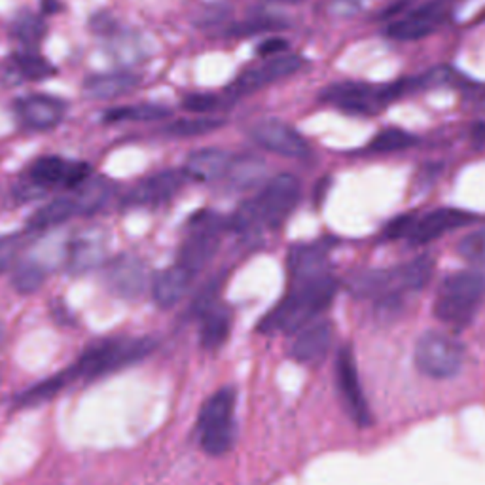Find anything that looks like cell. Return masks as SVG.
<instances>
[{
  "label": "cell",
  "mask_w": 485,
  "mask_h": 485,
  "mask_svg": "<svg viewBox=\"0 0 485 485\" xmlns=\"http://www.w3.org/2000/svg\"><path fill=\"white\" fill-rule=\"evenodd\" d=\"M338 283L328 273L300 281L285 300L260 323V332H297L311 325L316 315L328 309L334 302Z\"/></svg>",
  "instance_id": "1"
},
{
  "label": "cell",
  "mask_w": 485,
  "mask_h": 485,
  "mask_svg": "<svg viewBox=\"0 0 485 485\" xmlns=\"http://www.w3.org/2000/svg\"><path fill=\"white\" fill-rule=\"evenodd\" d=\"M485 302V273L476 270L445 277L435 297V316L452 326L469 325Z\"/></svg>",
  "instance_id": "2"
},
{
  "label": "cell",
  "mask_w": 485,
  "mask_h": 485,
  "mask_svg": "<svg viewBox=\"0 0 485 485\" xmlns=\"http://www.w3.org/2000/svg\"><path fill=\"white\" fill-rule=\"evenodd\" d=\"M233 407H235V390L224 387L203 404L197 433L203 452L209 455L226 453L233 445L235 426H233Z\"/></svg>",
  "instance_id": "3"
},
{
  "label": "cell",
  "mask_w": 485,
  "mask_h": 485,
  "mask_svg": "<svg viewBox=\"0 0 485 485\" xmlns=\"http://www.w3.org/2000/svg\"><path fill=\"white\" fill-rule=\"evenodd\" d=\"M156 349L152 338L125 340V342H105L87 349L80 361L72 366L74 374L84 378H99L110 371H116L129 364H135L148 357Z\"/></svg>",
  "instance_id": "4"
},
{
  "label": "cell",
  "mask_w": 485,
  "mask_h": 485,
  "mask_svg": "<svg viewBox=\"0 0 485 485\" xmlns=\"http://www.w3.org/2000/svg\"><path fill=\"white\" fill-rule=\"evenodd\" d=\"M414 361L423 376L433 380L455 378L464 364V347L444 332H425L416 343Z\"/></svg>",
  "instance_id": "5"
},
{
  "label": "cell",
  "mask_w": 485,
  "mask_h": 485,
  "mask_svg": "<svg viewBox=\"0 0 485 485\" xmlns=\"http://www.w3.org/2000/svg\"><path fill=\"white\" fill-rule=\"evenodd\" d=\"M302 186L290 173H281L273 177L266 188L256 197L260 220L266 222L268 226L277 228L290 216L296 209L297 201H300Z\"/></svg>",
  "instance_id": "6"
},
{
  "label": "cell",
  "mask_w": 485,
  "mask_h": 485,
  "mask_svg": "<svg viewBox=\"0 0 485 485\" xmlns=\"http://www.w3.org/2000/svg\"><path fill=\"white\" fill-rule=\"evenodd\" d=\"M220 224L222 218L213 213H199L192 218L194 232L186 239L180 249L178 264L188 271L197 273L215 256L220 242Z\"/></svg>",
  "instance_id": "7"
},
{
  "label": "cell",
  "mask_w": 485,
  "mask_h": 485,
  "mask_svg": "<svg viewBox=\"0 0 485 485\" xmlns=\"http://www.w3.org/2000/svg\"><path fill=\"white\" fill-rule=\"evenodd\" d=\"M335 383H338L340 397L349 417L359 426H368L371 423V414L361 387L359 368L351 347H343L335 359Z\"/></svg>",
  "instance_id": "8"
},
{
  "label": "cell",
  "mask_w": 485,
  "mask_h": 485,
  "mask_svg": "<svg viewBox=\"0 0 485 485\" xmlns=\"http://www.w3.org/2000/svg\"><path fill=\"white\" fill-rule=\"evenodd\" d=\"M306 65L300 55H277L270 61L245 70L241 77L228 87V96L232 99H241L251 93L262 89L277 80L287 78Z\"/></svg>",
  "instance_id": "9"
},
{
  "label": "cell",
  "mask_w": 485,
  "mask_h": 485,
  "mask_svg": "<svg viewBox=\"0 0 485 485\" xmlns=\"http://www.w3.org/2000/svg\"><path fill=\"white\" fill-rule=\"evenodd\" d=\"M251 137L258 146L279 156L292 160H306L311 156L307 141L292 125L281 120H264L256 124L251 129Z\"/></svg>",
  "instance_id": "10"
},
{
  "label": "cell",
  "mask_w": 485,
  "mask_h": 485,
  "mask_svg": "<svg viewBox=\"0 0 485 485\" xmlns=\"http://www.w3.org/2000/svg\"><path fill=\"white\" fill-rule=\"evenodd\" d=\"M472 220H474V215L461 211V209H450V207L436 209L425 215L423 218L416 220V226L412 228V232H409L407 241H409V245H414V247L426 245V242H433L444 237L445 233L469 226Z\"/></svg>",
  "instance_id": "11"
},
{
  "label": "cell",
  "mask_w": 485,
  "mask_h": 485,
  "mask_svg": "<svg viewBox=\"0 0 485 485\" xmlns=\"http://www.w3.org/2000/svg\"><path fill=\"white\" fill-rule=\"evenodd\" d=\"M321 101L338 105L351 114H371L381 105L380 87H371L361 82H342L326 87L321 93Z\"/></svg>",
  "instance_id": "12"
},
{
  "label": "cell",
  "mask_w": 485,
  "mask_h": 485,
  "mask_svg": "<svg viewBox=\"0 0 485 485\" xmlns=\"http://www.w3.org/2000/svg\"><path fill=\"white\" fill-rule=\"evenodd\" d=\"M186 175L184 171H161L152 177L141 180L135 188L124 199L129 207H151L169 201L184 186Z\"/></svg>",
  "instance_id": "13"
},
{
  "label": "cell",
  "mask_w": 485,
  "mask_h": 485,
  "mask_svg": "<svg viewBox=\"0 0 485 485\" xmlns=\"http://www.w3.org/2000/svg\"><path fill=\"white\" fill-rule=\"evenodd\" d=\"M15 112L25 127L34 132H48L61 124L67 105L50 96H27L15 103Z\"/></svg>",
  "instance_id": "14"
},
{
  "label": "cell",
  "mask_w": 485,
  "mask_h": 485,
  "mask_svg": "<svg viewBox=\"0 0 485 485\" xmlns=\"http://www.w3.org/2000/svg\"><path fill=\"white\" fill-rule=\"evenodd\" d=\"M146 268L133 254L116 256L106 268V283L118 296L137 297L146 288Z\"/></svg>",
  "instance_id": "15"
},
{
  "label": "cell",
  "mask_w": 485,
  "mask_h": 485,
  "mask_svg": "<svg viewBox=\"0 0 485 485\" xmlns=\"http://www.w3.org/2000/svg\"><path fill=\"white\" fill-rule=\"evenodd\" d=\"M334 342V328L330 321H316L307 325L297 334L292 343L290 357L300 364H313L326 357Z\"/></svg>",
  "instance_id": "16"
},
{
  "label": "cell",
  "mask_w": 485,
  "mask_h": 485,
  "mask_svg": "<svg viewBox=\"0 0 485 485\" xmlns=\"http://www.w3.org/2000/svg\"><path fill=\"white\" fill-rule=\"evenodd\" d=\"M440 14H442V6L435 0V3L419 8L414 14H409L407 17H404V20L390 23L387 27V36L389 39L402 41V42L421 41L435 31Z\"/></svg>",
  "instance_id": "17"
},
{
  "label": "cell",
  "mask_w": 485,
  "mask_h": 485,
  "mask_svg": "<svg viewBox=\"0 0 485 485\" xmlns=\"http://www.w3.org/2000/svg\"><path fill=\"white\" fill-rule=\"evenodd\" d=\"M194 273L177 264L160 271L152 281V296L161 309L175 307L190 288Z\"/></svg>",
  "instance_id": "18"
},
{
  "label": "cell",
  "mask_w": 485,
  "mask_h": 485,
  "mask_svg": "<svg viewBox=\"0 0 485 485\" xmlns=\"http://www.w3.org/2000/svg\"><path fill=\"white\" fill-rule=\"evenodd\" d=\"M435 271V262L428 256H419L412 262L390 268V296L414 294L426 287Z\"/></svg>",
  "instance_id": "19"
},
{
  "label": "cell",
  "mask_w": 485,
  "mask_h": 485,
  "mask_svg": "<svg viewBox=\"0 0 485 485\" xmlns=\"http://www.w3.org/2000/svg\"><path fill=\"white\" fill-rule=\"evenodd\" d=\"M139 86V77L129 72L96 74L82 86V96L89 101H114L127 96Z\"/></svg>",
  "instance_id": "20"
},
{
  "label": "cell",
  "mask_w": 485,
  "mask_h": 485,
  "mask_svg": "<svg viewBox=\"0 0 485 485\" xmlns=\"http://www.w3.org/2000/svg\"><path fill=\"white\" fill-rule=\"evenodd\" d=\"M232 160L233 156L226 151H220V148H203V151H196L188 156L184 163V173L196 180L211 182L226 177Z\"/></svg>",
  "instance_id": "21"
},
{
  "label": "cell",
  "mask_w": 485,
  "mask_h": 485,
  "mask_svg": "<svg viewBox=\"0 0 485 485\" xmlns=\"http://www.w3.org/2000/svg\"><path fill=\"white\" fill-rule=\"evenodd\" d=\"M268 175V165L262 158L242 154L232 160L226 178L235 190H251L262 184Z\"/></svg>",
  "instance_id": "22"
},
{
  "label": "cell",
  "mask_w": 485,
  "mask_h": 485,
  "mask_svg": "<svg viewBox=\"0 0 485 485\" xmlns=\"http://www.w3.org/2000/svg\"><path fill=\"white\" fill-rule=\"evenodd\" d=\"M112 194H114V184H112L108 178L105 177L87 178L80 186L78 196L74 197V203H77V213L96 215L110 201Z\"/></svg>",
  "instance_id": "23"
},
{
  "label": "cell",
  "mask_w": 485,
  "mask_h": 485,
  "mask_svg": "<svg viewBox=\"0 0 485 485\" xmlns=\"http://www.w3.org/2000/svg\"><path fill=\"white\" fill-rule=\"evenodd\" d=\"M77 378V374H74V370H65L61 371L59 376H53V378H48L41 383L32 385L31 389H27L25 393H22L20 397L15 398V404L20 407H31V406H41V404H46L48 400H51L55 395L59 393V390L70 381Z\"/></svg>",
  "instance_id": "24"
},
{
  "label": "cell",
  "mask_w": 485,
  "mask_h": 485,
  "mask_svg": "<svg viewBox=\"0 0 485 485\" xmlns=\"http://www.w3.org/2000/svg\"><path fill=\"white\" fill-rule=\"evenodd\" d=\"M78 215L77 213V203L70 197H59L53 199L48 205H44L42 209L36 211L31 220H29V228L31 230H48L53 226H59V224L67 222L70 216Z\"/></svg>",
  "instance_id": "25"
},
{
  "label": "cell",
  "mask_w": 485,
  "mask_h": 485,
  "mask_svg": "<svg viewBox=\"0 0 485 485\" xmlns=\"http://www.w3.org/2000/svg\"><path fill=\"white\" fill-rule=\"evenodd\" d=\"M230 315L224 309H211L201 316V328H199V340L205 349H218L226 342L230 334Z\"/></svg>",
  "instance_id": "26"
},
{
  "label": "cell",
  "mask_w": 485,
  "mask_h": 485,
  "mask_svg": "<svg viewBox=\"0 0 485 485\" xmlns=\"http://www.w3.org/2000/svg\"><path fill=\"white\" fill-rule=\"evenodd\" d=\"M290 270L297 281L325 273V251L319 247H297L290 256Z\"/></svg>",
  "instance_id": "27"
},
{
  "label": "cell",
  "mask_w": 485,
  "mask_h": 485,
  "mask_svg": "<svg viewBox=\"0 0 485 485\" xmlns=\"http://www.w3.org/2000/svg\"><path fill=\"white\" fill-rule=\"evenodd\" d=\"M10 34L17 42H22L25 46H34L39 44L44 34H46V23L41 15H36L32 12H20L10 25Z\"/></svg>",
  "instance_id": "28"
},
{
  "label": "cell",
  "mask_w": 485,
  "mask_h": 485,
  "mask_svg": "<svg viewBox=\"0 0 485 485\" xmlns=\"http://www.w3.org/2000/svg\"><path fill=\"white\" fill-rule=\"evenodd\" d=\"M173 112L161 106V105H137V106H124V108H114L108 110L105 114V122H125V120H133V122H156L169 118Z\"/></svg>",
  "instance_id": "29"
},
{
  "label": "cell",
  "mask_w": 485,
  "mask_h": 485,
  "mask_svg": "<svg viewBox=\"0 0 485 485\" xmlns=\"http://www.w3.org/2000/svg\"><path fill=\"white\" fill-rule=\"evenodd\" d=\"M70 163L58 158V156H46L36 160L31 167V178L34 182H39L44 188L55 184H65L67 173H69Z\"/></svg>",
  "instance_id": "30"
},
{
  "label": "cell",
  "mask_w": 485,
  "mask_h": 485,
  "mask_svg": "<svg viewBox=\"0 0 485 485\" xmlns=\"http://www.w3.org/2000/svg\"><path fill=\"white\" fill-rule=\"evenodd\" d=\"M224 124V120L220 118H184V120H178V122H173L167 125L163 132L167 135H173V137H199V135H207V133H213L216 132V129H220Z\"/></svg>",
  "instance_id": "31"
},
{
  "label": "cell",
  "mask_w": 485,
  "mask_h": 485,
  "mask_svg": "<svg viewBox=\"0 0 485 485\" xmlns=\"http://www.w3.org/2000/svg\"><path fill=\"white\" fill-rule=\"evenodd\" d=\"M417 142L416 135L404 132V129L398 127H389L380 132L374 139L370 141V151L371 152H398V151H406V148L414 146Z\"/></svg>",
  "instance_id": "32"
},
{
  "label": "cell",
  "mask_w": 485,
  "mask_h": 485,
  "mask_svg": "<svg viewBox=\"0 0 485 485\" xmlns=\"http://www.w3.org/2000/svg\"><path fill=\"white\" fill-rule=\"evenodd\" d=\"M287 23L283 20H277V17H251V20L233 23L226 29L224 36H230V39H247V36H256L262 32H271V31H281L285 29Z\"/></svg>",
  "instance_id": "33"
},
{
  "label": "cell",
  "mask_w": 485,
  "mask_h": 485,
  "mask_svg": "<svg viewBox=\"0 0 485 485\" xmlns=\"http://www.w3.org/2000/svg\"><path fill=\"white\" fill-rule=\"evenodd\" d=\"M12 61L15 70L27 80H46L55 74V69L36 53H17Z\"/></svg>",
  "instance_id": "34"
},
{
  "label": "cell",
  "mask_w": 485,
  "mask_h": 485,
  "mask_svg": "<svg viewBox=\"0 0 485 485\" xmlns=\"http://www.w3.org/2000/svg\"><path fill=\"white\" fill-rule=\"evenodd\" d=\"M46 279V271L36 262H23L17 266L12 275V285L20 294H32L39 290Z\"/></svg>",
  "instance_id": "35"
},
{
  "label": "cell",
  "mask_w": 485,
  "mask_h": 485,
  "mask_svg": "<svg viewBox=\"0 0 485 485\" xmlns=\"http://www.w3.org/2000/svg\"><path fill=\"white\" fill-rule=\"evenodd\" d=\"M103 258V245L101 242H91V241H77L70 249V260L69 264L72 270L77 271H86L93 266H97Z\"/></svg>",
  "instance_id": "36"
},
{
  "label": "cell",
  "mask_w": 485,
  "mask_h": 485,
  "mask_svg": "<svg viewBox=\"0 0 485 485\" xmlns=\"http://www.w3.org/2000/svg\"><path fill=\"white\" fill-rule=\"evenodd\" d=\"M457 254L464 260V262L474 266H485V228H480L462 237L457 245Z\"/></svg>",
  "instance_id": "37"
},
{
  "label": "cell",
  "mask_w": 485,
  "mask_h": 485,
  "mask_svg": "<svg viewBox=\"0 0 485 485\" xmlns=\"http://www.w3.org/2000/svg\"><path fill=\"white\" fill-rule=\"evenodd\" d=\"M222 99L215 93H190L182 99V108L194 112V114H207V112H213L220 108Z\"/></svg>",
  "instance_id": "38"
},
{
  "label": "cell",
  "mask_w": 485,
  "mask_h": 485,
  "mask_svg": "<svg viewBox=\"0 0 485 485\" xmlns=\"http://www.w3.org/2000/svg\"><path fill=\"white\" fill-rule=\"evenodd\" d=\"M220 281H222V279L216 277V279H213V281H209L207 285H205V287L197 292V296L194 297V302H192V307H190L194 315L203 316L205 313L211 311V309L215 307L216 296H218V292H220Z\"/></svg>",
  "instance_id": "39"
},
{
  "label": "cell",
  "mask_w": 485,
  "mask_h": 485,
  "mask_svg": "<svg viewBox=\"0 0 485 485\" xmlns=\"http://www.w3.org/2000/svg\"><path fill=\"white\" fill-rule=\"evenodd\" d=\"M256 222H262V220H260L256 199H252V201H247V203L241 205V207L237 209V213L233 215L230 226L233 230H237V232H249Z\"/></svg>",
  "instance_id": "40"
},
{
  "label": "cell",
  "mask_w": 485,
  "mask_h": 485,
  "mask_svg": "<svg viewBox=\"0 0 485 485\" xmlns=\"http://www.w3.org/2000/svg\"><path fill=\"white\" fill-rule=\"evenodd\" d=\"M23 245L22 235H5L0 237V273H5L15 262L17 254Z\"/></svg>",
  "instance_id": "41"
},
{
  "label": "cell",
  "mask_w": 485,
  "mask_h": 485,
  "mask_svg": "<svg viewBox=\"0 0 485 485\" xmlns=\"http://www.w3.org/2000/svg\"><path fill=\"white\" fill-rule=\"evenodd\" d=\"M455 78V72L452 67L447 65H440V67H435L431 70H426L425 74H421V77H417V82H419V89H431V87H438V86H445L453 82Z\"/></svg>",
  "instance_id": "42"
},
{
  "label": "cell",
  "mask_w": 485,
  "mask_h": 485,
  "mask_svg": "<svg viewBox=\"0 0 485 485\" xmlns=\"http://www.w3.org/2000/svg\"><path fill=\"white\" fill-rule=\"evenodd\" d=\"M414 226H416V216L414 215H400V216L393 218L387 224L385 230H383V237L385 239L407 237Z\"/></svg>",
  "instance_id": "43"
},
{
  "label": "cell",
  "mask_w": 485,
  "mask_h": 485,
  "mask_svg": "<svg viewBox=\"0 0 485 485\" xmlns=\"http://www.w3.org/2000/svg\"><path fill=\"white\" fill-rule=\"evenodd\" d=\"M361 12V0H330L328 3V14L335 17H354Z\"/></svg>",
  "instance_id": "44"
},
{
  "label": "cell",
  "mask_w": 485,
  "mask_h": 485,
  "mask_svg": "<svg viewBox=\"0 0 485 485\" xmlns=\"http://www.w3.org/2000/svg\"><path fill=\"white\" fill-rule=\"evenodd\" d=\"M89 27L93 29V32L103 34V36H112L116 32L118 23L110 14L97 12V14H93V17L89 20Z\"/></svg>",
  "instance_id": "45"
},
{
  "label": "cell",
  "mask_w": 485,
  "mask_h": 485,
  "mask_svg": "<svg viewBox=\"0 0 485 485\" xmlns=\"http://www.w3.org/2000/svg\"><path fill=\"white\" fill-rule=\"evenodd\" d=\"M288 48V42L283 41V39H270L266 42H262L258 46V55L260 58H266V59H271V58H277V55H281L285 50Z\"/></svg>",
  "instance_id": "46"
},
{
  "label": "cell",
  "mask_w": 485,
  "mask_h": 485,
  "mask_svg": "<svg viewBox=\"0 0 485 485\" xmlns=\"http://www.w3.org/2000/svg\"><path fill=\"white\" fill-rule=\"evenodd\" d=\"M44 186H41L39 182H34L32 178L27 180V182H22L20 186L15 188V196L20 201H29V199H36L41 197L44 194Z\"/></svg>",
  "instance_id": "47"
},
{
  "label": "cell",
  "mask_w": 485,
  "mask_h": 485,
  "mask_svg": "<svg viewBox=\"0 0 485 485\" xmlns=\"http://www.w3.org/2000/svg\"><path fill=\"white\" fill-rule=\"evenodd\" d=\"M224 14H226V12H224V8H220V6L207 8V10H205V12L201 14V22H199V25H201V27L216 25L218 22H222V20H224V17H226V15H224Z\"/></svg>",
  "instance_id": "48"
},
{
  "label": "cell",
  "mask_w": 485,
  "mask_h": 485,
  "mask_svg": "<svg viewBox=\"0 0 485 485\" xmlns=\"http://www.w3.org/2000/svg\"><path fill=\"white\" fill-rule=\"evenodd\" d=\"M472 139L476 141V142H485V124L481 122V124H476L474 127H472Z\"/></svg>",
  "instance_id": "49"
},
{
  "label": "cell",
  "mask_w": 485,
  "mask_h": 485,
  "mask_svg": "<svg viewBox=\"0 0 485 485\" xmlns=\"http://www.w3.org/2000/svg\"><path fill=\"white\" fill-rule=\"evenodd\" d=\"M264 3H271V5H302L306 0H264Z\"/></svg>",
  "instance_id": "50"
},
{
  "label": "cell",
  "mask_w": 485,
  "mask_h": 485,
  "mask_svg": "<svg viewBox=\"0 0 485 485\" xmlns=\"http://www.w3.org/2000/svg\"><path fill=\"white\" fill-rule=\"evenodd\" d=\"M3 342H5V328L0 325V347H3Z\"/></svg>",
  "instance_id": "51"
}]
</instances>
